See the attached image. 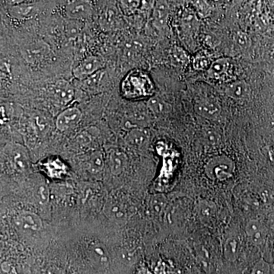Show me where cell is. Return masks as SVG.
Returning <instances> with one entry per match:
<instances>
[{"instance_id": "6da1fadb", "label": "cell", "mask_w": 274, "mask_h": 274, "mask_svg": "<svg viewBox=\"0 0 274 274\" xmlns=\"http://www.w3.org/2000/svg\"><path fill=\"white\" fill-rule=\"evenodd\" d=\"M121 95L130 100H141L151 98L155 87L150 76L143 70H133L126 75L121 82Z\"/></svg>"}, {"instance_id": "7a4b0ae2", "label": "cell", "mask_w": 274, "mask_h": 274, "mask_svg": "<svg viewBox=\"0 0 274 274\" xmlns=\"http://www.w3.org/2000/svg\"><path fill=\"white\" fill-rule=\"evenodd\" d=\"M4 155L13 169L20 173L29 170V154L24 146L18 143H9L4 148Z\"/></svg>"}, {"instance_id": "3957f363", "label": "cell", "mask_w": 274, "mask_h": 274, "mask_svg": "<svg viewBox=\"0 0 274 274\" xmlns=\"http://www.w3.org/2000/svg\"><path fill=\"white\" fill-rule=\"evenodd\" d=\"M205 169L210 178L223 180L233 174L234 164L231 159L222 155L210 159Z\"/></svg>"}, {"instance_id": "277c9868", "label": "cell", "mask_w": 274, "mask_h": 274, "mask_svg": "<svg viewBox=\"0 0 274 274\" xmlns=\"http://www.w3.org/2000/svg\"><path fill=\"white\" fill-rule=\"evenodd\" d=\"M51 51L48 43L43 40H32L21 47V54L23 58L31 64H38L43 61Z\"/></svg>"}, {"instance_id": "5b68a950", "label": "cell", "mask_w": 274, "mask_h": 274, "mask_svg": "<svg viewBox=\"0 0 274 274\" xmlns=\"http://www.w3.org/2000/svg\"><path fill=\"white\" fill-rule=\"evenodd\" d=\"M64 14L73 21H87L93 17V5L88 0H70L65 6Z\"/></svg>"}, {"instance_id": "8992f818", "label": "cell", "mask_w": 274, "mask_h": 274, "mask_svg": "<svg viewBox=\"0 0 274 274\" xmlns=\"http://www.w3.org/2000/svg\"><path fill=\"white\" fill-rule=\"evenodd\" d=\"M104 66L105 63L102 57L96 55L88 56L73 68V74L76 79L82 81L104 68Z\"/></svg>"}, {"instance_id": "52a82bcc", "label": "cell", "mask_w": 274, "mask_h": 274, "mask_svg": "<svg viewBox=\"0 0 274 274\" xmlns=\"http://www.w3.org/2000/svg\"><path fill=\"white\" fill-rule=\"evenodd\" d=\"M50 96L54 102L65 106L74 99V88L68 81L61 79L52 85L50 89Z\"/></svg>"}, {"instance_id": "ba28073f", "label": "cell", "mask_w": 274, "mask_h": 274, "mask_svg": "<svg viewBox=\"0 0 274 274\" xmlns=\"http://www.w3.org/2000/svg\"><path fill=\"white\" fill-rule=\"evenodd\" d=\"M15 226L22 233L38 232L43 227V222L38 215L29 211H21L15 217Z\"/></svg>"}, {"instance_id": "9c48e42d", "label": "cell", "mask_w": 274, "mask_h": 274, "mask_svg": "<svg viewBox=\"0 0 274 274\" xmlns=\"http://www.w3.org/2000/svg\"><path fill=\"white\" fill-rule=\"evenodd\" d=\"M196 112L207 119H216L220 115L221 106L217 99L212 96H204L196 101Z\"/></svg>"}, {"instance_id": "30bf717a", "label": "cell", "mask_w": 274, "mask_h": 274, "mask_svg": "<svg viewBox=\"0 0 274 274\" xmlns=\"http://www.w3.org/2000/svg\"><path fill=\"white\" fill-rule=\"evenodd\" d=\"M40 3H25L8 7V14L17 21H25L35 17L40 12Z\"/></svg>"}, {"instance_id": "8fae6325", "label": "cell", "mask_w": 274, "mask_h": 274, "mask_svg": "<svg viewBox=\"0 0 274 274\" xmlns=\"http://www.w3.org/2000/svg\"><path fill=\"white\" fill-rule=\"evenodd\" d=\"M82 116V112L78 107H68L59 113L56 119V127L60 131H68L79 124Z\"/></svg>"}, {"instance_id": "7c38bea8", "label": "cell", "mask_w": 274, "mask_h": 274, "mask_svg": "<svg viewBox=\"0 0 274 274\" xmlns=\"http://www.w3.org/2000/svg\"><path fill=\"white\" fill-rule=\"evenodd\" d=\"M87 252L90 261L96 267L99 268H107L108 267L110 264L108 252L102 243L96 241L90 243Z\"/></svg>"}, {"instance_id": "4fadbf2b", "label": "cell", "mask_w": 274, "mask_h": 274, "mask_svg": "<svg viewBox=\"0 0 274 274\" xmlns=\"http://www.w3.org/2000/svg\"><path fill=\"white\" fill-rule=\"evenodd\" d=\"M81 87L84 91L91 94H96L102 91L107 82V73L105 70H100L84 80L80 81Z\"/></svg>"}, {"instance_id": "5bb4252c", "label": "cell", "mask_w": 274, "mask_h": 274, "mask_svg": "<svg viewBox=\"0 0 274 274\" xmlns=\"http://www.w3.org/2000/svg\"><path fill=\"white\" fill-rule=\"evenodd\" d=\"M231 62L228 58H220L212 63L207 70V75L210 79L217 81H225L230 77Z\"/></svg>"}, {"instance_id": "9a60e30c", "label": "cell", "mask_w": 274, "mask_h": 274, "mask_svg": "<svg viewBox=\"0 0 274 274\" xmlns=\"http://www.w3.org/2000/svg\"><path fill=\"white\" fill-rule=\"evenodd\" d=\"M225 93L234 100L247 101L250 97V88L248 84L244 80L235 81L227 85Z\"/></svg>"}, {"instance_id": "2e32d148", "label": "cell", "mask_w": 274, "mask_h": 274, "mask_svg": "<svg viewBox=\"0 0 274 274\" xmlns=\"http://www.w3.org/2000/svg\"><path fill=\"white\" fill-rule=\"evenodd\" d=\"M169 9L167 0H156L152 10V21L157 29H163L167 25Z\"/></svg>"}, {"instance_id": "e0dca14e", "label": "cell", "mask_w": 274, "mask_h": 274, "mask_svg": "<svg viewBox=\"0 0 274 274\" xmlns=\"http://www.w3.org/2000/svg\"><path fill=\"white\" fill-rule=\"evenodd\" d=\"M107 163L112 174L118 175L125 169L127 165V157L120 149H113L109 152Z\"/></svg>"}, {"instance_id": "ac0fdd59", "label": "cell", "mask_w": 274, "mask_h": 274, "mask_svg": "<svg viewBox=\"0 0 274 274\" xmlns=\"http://www.w3.org/2000/svg\"><path fill=\"white\" fill-rule=\"evenodd\" d=\"M246 234L252 243L260 244L264 241L266 230L261 222L257 220H250L247 222L245 228Z\"/></svg>"}, {"instance_id": "d6986e66", "label": "cell", "mask_w": 274, "mask_h": 274, "mask_svg": "<svg viewBox=\"0 0 274 274\" xmlns=\"http://www.w3.org/2000/svg\"><path fill=\"white\" fill-rule=\"evenodd\" d=\"M241 239L236 234L230 235L224 244V255L228 261H235L237 259L241 250Z\"/></svg>"}, {"instance_id": "ffe728a7", "label": "cell", "mask_w": 274, "mask_h": 274, "mask_svg": "<svg viewBox=\"0 0 274 274\" xmlns=\"http://www.w3.org/2000/svg\"><path fill=\"white\" fill-rule=\"evenodd\" d=\"M85 167L92 174H97L103 170L104 167V155L101 152H92L85 158Z\"/></svg>"}, {"instance_id": "44dd1931", "label": "cell", "mask_w": 274, "mask_h": 274, "mask_svg": "<svg viewBox=\"0 0 274 274\" xmlns=\"http://www.w3.org/2000/svg\"><path fill=\"white\" fill-rule=\"evenodd\" d=\"M104 213L110 220L118 223L125 219V211L118 202H107L104 207Z\"/></svg>"}, {"instance_id": "7402d4cb", "label": "cell", "mask_w": 274, "mask_h": 274, "mask_svg": "<svg viewBox=\"0 0 274 274\" xmlns=\"http://www.w3.org/2000/svg\"><path fill=\"white\" fill-rule=\"evenodd\" d=\"M147 140V133L143 129H132L125 137L127 144L133 147H140L144 144Z\"/></svg>"}, {"instance_id": "603a6c76", "label": "cell", "mask_w": 274, "mask_h": 274, "mask_svg": "<svg viewBox=\"0 0 274 274\" xmlns=\"http://www.w3.org/2000/svg\"><path fill=\"white\" fill-rule=\"evenodd\" d=\"M148 108L156 115H164L169 110V104L158 97H151L147 104Z\"/></svg>"}, {"instance_id": "cb8c5ba5", "label": "cell", "mask_w": 274, "mask_h": 274, "mask_svg": "<svg viewBox=\"0 0 274 274\" xmlns=\"http://www.w3.org/2000/svg\"><path fill=\"white\" fill-rule=\"evenodd\" d=\"M212 63L213 62H211L207 54L200 53L194 57V60H193V66L195 70H200V71H203V70L207 71V70L211 66Z\"/></svg>"}, {"instance_id": "d4e9b609", "label": "cell", "mask_w": 274, "mask_h": 274, "mask_svg": "<svg viewBox=\"0 0 274 274\" xmlns=\"http://www.w3.org/2000/svg\"><path fill=\"white\" fill-rule=\"evenodd\" d=\"M35 197H37L39 202L47 203L49 199V191L48 187L43 184H40L35 188Z\"/></svg>"}, {"instance_id": "484cf974", "label": "cell", "mask_w": 274, "mask_h": 274, "mask_svg": "<svg viewBox=\"0 0 274 274\" xmlns=\"http://www.w3.org/2000/svg\"><path fill=\"white\" fill-rule=\"evenodd\" d=\"M173 60L178 63V64H185V63H188V57L185 51L181 49V48H178V47H174L173 48L172 53Z\"/></svg>"}, {"instance_id": "4316f807", "label": "cell", "mask_w": 274, "mask_h": 274, "mask_svg": "<svg viewBox=\"0 0 274 274\" xmlns=\"http://www.w3.org/2000/svg\"><path fill=\"white\" fill-rule=\"evenodd\" d=\"M250 274H270V266L264 260H261L254 266Z\"/></svg>"}, {"instance_id": "83f0119b", "label": "cell", "mask_w": 274, "mask_h": 274, "mask_svg": "<svg viewBox=\"0 0 274 274\" xmlns=\"http://www.w3.org/2000/svg\"><path fill=\"white\" fill-rule=\"evenodd\" d=\"M146 118L147 117H146V112L141 110H135L131 115L132 121H135L133 123H137V124L146 122Z\"/></svg>"}, {"instance_id": "f1b7e54d", "label": "cell", "mask_w": 274, "mask_h": 274, "mask_svg": "<svg viewBox=\"0 0 274 274\" xmlns=\"http://www.w3.org/2000/svg\"><path fill=\"white\" fill-rule=\"evenodd\" d=\"M156 0H140V8L144 12H151L155 7Z\"/></svg>"}, {"instance_id": "f546056e", "label": "cell", "mask_w": 274, "mask_h": 274, "mask_svg": "<svg viewBox=\"0 0 274 274\" xmlns=\"http://www.w3.org/2000/svg\"><path fill=\"white\" fill-rule=\"evenodd\" d=\"M122 3L129 10H135L140 6V0H122Z\"/></svg>"}, {"instance_id": "4dcf8cb0", "label": "cell", "mask_w": 274, "mask_h": 274, "mask_svg": "<svg viewBox=\"0 0 274 274\" xmlns=\"http://www.w3.org/2000/svg\"><path fill=\"white\" fill-rule=\"evenodd\" d=\"M47 274H66L65 272L62 270L60 267H55V266H53V267H50L48 269Z\"/></svg>"}, {"instance_id": "1f68e13d", "label": "cell", "mask_w": 274, "mask_h": 274, "mask_svg": "<svg viewBox=\"0 0 274 274\" xmlns=\"http://www.w3.org/2000/svg\"><path fill=\"white\" fill-rule=\"evenodd\" d=\"M3 3L9 6H15V5L20 4V3H25L26 0H3Z\"/></svg>"}, {"instance_id": "d6a6232c", "label": "cell", "mask_w": 274, "mask_h": 274, "mask_svg": "<svg viewBox=\"0 0 274 274\" xmlns=\"http://www.w3.org/2000/svg\"><path fill=\"white\" fill-rule=\"evenodd\" d=\"M273 9H274V6H273Z\"/></svg>"}]
</instances>
